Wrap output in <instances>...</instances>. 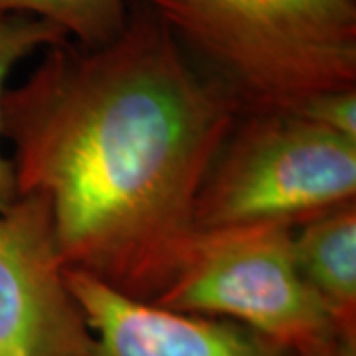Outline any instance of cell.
Here are the masks:
<instances>
[{"label": "cell", "instance_id": "5b68a950", "mask_svg": "<svg viewBox=\"0 0 356 356\" xmlns=\"http://www.w3.org/2000/svg\"><path fill=\"white\" fill-rule=\"evenodd\" d=\"M88 343L50 208L34 194L16 196L0 210V356H77Z\"/></svg>", "mask_w": 356, "mask_h": 356}, {"label": "cell", "instance_id": "ba28073f", "mask_svg": "<svg viewBox=\"0 0 356 356\" xmlns=\"http://www.w3.org/2000/svg\"><path fill=\"white\" fill-rule=\"evenodd\" d=\"M46 20L79 46H102L121 34L129 18L125 0H0V20L8 16Z\"/></svg>", "mask_w": 356, "mask_h": 356}, {"label": "cell", "instance_id": "6da1fadb", "mask_svg": "<svg viewBox=\"0 0 356 356\" xmlns=\"http://www.w3.org/2000/svg\"><path fill=\"white\" fill-rule=\"evenodd\" d=\"M242 113L133 2L111 42L44 50L4 93L2 137L18 196L50 208L64 269L153 303L182 261L204 180Z\"/></svg>", "mask_w": 356, "mask_h": 356}, {"label": "cell", "instance_id": "3957f363", "mask_svg": "<svg viewBox=\"0 0 356 356\" xmlns=\"http://www.w3.org/2000/svg\"><path fill=\"white\" fill-rule=\"evenodd\" d=\"M356 202V139L291 111L242 113L196 200V229L297 228Z\"/></svg>", "mask_w": 356, "mask_h": 356}, {"label": "cell", "instance_id": "277c9868", "mask_svg": "<svg viewBox=\"0 0 356 356\" xmlns=\"http://www.w3.org/2000/svg\"><path fill=\"white\" fill-rule=\"evenodd\" d=\"M291 236L277 224L196 229L153 303L238 323L293 356H332L353 341L301 277Z\"/></svg>", "mask_w": 356, "mask_h": 356}, {"label": "cell", "instance_id": "8992f818", "mask_svg": "<svg viewBox=\"0 0 356 356\" xmlns=\"http://www.w3.org/2000/svg\"><path fill=\"white\" fill-rule=\"evenodd\" d=\"M64 277L89 329L77 356H293L226 318L139 301L77 269H64Z\"/></svg>", "mask_w": 356, "mask_h": 356}, {"label": "cell", "instance_id": "8fae6325", "mask_svg": "<svg viewBox=\"0 0 356 356\" xmlns=\"http://www.w3.org/2000/svg\"><path fill=\"white\" fill-rule=\"evenodd\" d=\"M332 356H356V343H344Z\"/></svg>", "mask_w": 356, "mask_h": 356}, {"label": "cell", "instance_id": "30bf717a", "mask_svg": "<svg viewBox=\"0 0 356 356\" xmlns=\"http://www.w3.org/2000/svg\"><path fill=\"white\" fill-rule=\"evenodd\" d=\"M291 113L332 133L356 139V88L317 93L295 107Z\"/></svg>", "mask_w": 356, "mask_h": 356}, {"label": "cell", "instance_id": "7a4b0ae2", "mask_svg": "<svg viewBox=\"0 0 356 356\" xmlns=\"http://www.w3.org/2000/svg\"><path fill=\"white\" fill-rule=\"evenodd\" d=\"M250 111L356 88V0H133Z\"/></svg>", "mask_w": 356, "mask_h": 356}, {"label": "cell", "instance_id": "9c48e42d", "mask_svg": "<svg viewBox=\"0 0 356 356\" xmlns=\"http://www.w3.org/2000/svg\"><path fill=\"white\" fill-rule=\"evenodd\" d=\"M65 40L62 30L34 16L16 14L0 20V210L8 208L18 196L10 156L2 149V99L8 76L30 54L44 51Z\"/></svg>", "mask_w": 356, "mask_h": 356}, {"label": "cell", "instance_id": "52a82bcc", "mask_svg": "<svg viewBox=\"0 0 356 356\" xmlns=\"http://www.w3.org/2000/svg\"><path fill=\"white\" fill-rule=\"evenodd\" d=\"M293 259L346 341L356 343V202L293 229Z\"/></svg>", "mask_w": 356, "mask_h": 356}]
</instances>
